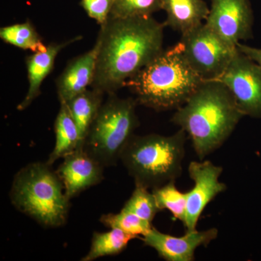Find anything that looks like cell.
Instances as JSON below:
<instances>
[{
	"label": "cell",
	"instance_id": "cell-13",
	"mask_svg": "<svg viewBox=\"0 0 261 261\" xmlns=\"http://www.w3.org/2000/svg\"><path fill=\"white\" fill-rule=\"evenodd\" d=\"M98 44L76 57L68 63L57 80L56 88L60 102H67L92 87L95 75Z\"/></svg>",
	"mask_w": 261,
	"mask_h": 261
},
{
	"label": "cell",
	"instance_id": "cell-21",
	"mask_svg": "<svg viewBox=\"0 0 261 261\" xmlns=\"http://www.w3.org/2000/svg\"><path fill=\"white\" fill-rule=\"evenodd\" d=\"M101 223L110 228H118L138 238L145 236L152 228V223L142 219L133 213L121 210L118 214L102 215Z\"/></svg>",
	"mask_w": 261,
	"mask_h": 261
},
{
	"label": "cell",
	"instance_id": "cell-11",
	"mask_svg": "<svg viewBox=\"0 0 261 261\" xmlns=\"http://www.w3.org/2000/svg\"><path fill=\"white\" fill-rule=\"evenodd\" d=\"M219 236V230L211 228L204 231H187L184 236L174 237L159 231L152 226L143 236L146 246L154 249L166 261H193L195 252L200 247H207Z\"/></svg>",
	"mask_w": 261,
	"mask_h": 261
},
{
	"label": "cell",
	"instance_id": "cell-6",
	"mask_svg": "<svg viewBox=\"0 0 261 261\" xmlns=\"http://www.w3.org/2000/svg\"><path fill=\"white\" fill-rule=\"evenodd\" d=\"M134 98L109 94L102 103L84 141L83 148L104 167L116 166L122 152L140 126Z\"/></svg>",
	"mask_w": 261,
	"mask_h": 261
},
{
	"label": "cell",
	"instance_id": "cell-22",
	"mask_svg": "<svg viewBox=\"0 0 261 261\" xmlns=\"http://www.w3.org/2000/svg\"><path fill=\"white\" fill-rule=\"evenodd\" d=\"M122 210L133 213L151 223L161 211L152 191L149 192V189L137 185H135V190Z\"/></svg>",
	"mask_w": 261,
	"mask_h": 261
},
{
	"label": "cell",
	"instance_id": "cell-16",
	"mask_svg": "<svg viewBox=\"0 0 261 261\" xmlns=\"http://www.w3.org/2000/svg\"><path fill=\"white\" fill-rule=\"evenodd\" d=\"M102 92L97 89H87L66 103L80 132V145L83 147L89 130L102 105Z\"/></svg>",
	"mask_w": 261,
	"mask_h": 261
},
{
	"label": "cell",
	"instance_id": "cell-9",
	"mask_svg": "<svg viewBox=\"0 0 261 261\" xmlns=\"http://www.w3.org/2000/svg\"><path fill=\"white\" fill-rule=\"evenodd\" d=\"M190 177L194 182L187 192V211L184 226L187 231L197 229V223L205 207L219 194L226 191V185L220 181L223 168L207 160L192 161L188 166Z\"/></svg>",
	"mask_w": 261,
	"mask_h": 261
},
{
	"label": "cell",
	"instance_id": "cell-25",
	"mask_svg": "<svg viewBox=\"0 0 261 261\" xmlns=\"http://www.w3.org/2000/svg\"><path fill=\"white\" fill-rule=\"evenodd\" d=\"M237 47L239 50L250 58L252 61L256 62L261 66V48L251 47L243 43H239Z\"/></svg>",
	"mask_w": 261,
	"mask_h": 261
},
{
	"label": "cell",
	"instance_id": "cell-20",
	"mask_svg": "<svg viewBox=\"0 0 261 261\" xmlns=\"http://www.w3.org/2000/svg\"><path fill=\"white\" fill-rule=\"evenodd\" d=\"M176 181L168 182L152 189L155 200L161 211H169L175 219L185 222L187 211V192H181L176 187Z\"/></svg>",
	"mask_w": 261,
	"mask_h": 261
},
{
	"label": "cell",
	"instance_id": "cell-23",
	"mask_svg": "<svg viewBox=\"0 0 261 261\" xmlns=\"http://www.w3.org/2000/svg\"><path fill=\"white\" fill-rule=\"evenodd\" d=\"M161 10V0H114L111 18L152 16Z\"/></svg>",
	"mask_w": 261,
	"mask_h": 261
},
{
	"label": "cell",
	"instance_id": "cell-5",
	"mask_svg": "<svg viewBox=\"0 0 261 261\" xmlns=\"http://www.w3.org/2000/svg\"><path fill=\"white\" fill-rule=\"evenodd\" d=\"M9 195L17 210L42 226L58 228L66 224L70 200L58 173L47 162L22 168L15 175Z\"/></svg>",
	"mask_w": 261,
	"mask_h": 261
},
{
	"label": "cell",
	"instance_id": "cell-10",
	"mask_svg": "<svg viewBox=\"0 0 261 261\" xmlns=\"http://www.w3.org/2000/svg\"><path fill=\"white\" fill-rule=\"evenodd\" d=\"M254 16L250 0H212L205 24L231 45L252 37Z\"/></svg>",
	"mask_w": 261,
	"mask_h": 261
},
{
	"label": "cell",
	"instance_id": "cell-7",
	"mask_svg": "<svg viewBox=\"0 0 261 261\" xmlns=\"http://www.w3.org/2000/svg\"><path fill=\"white\" fill-rule=\"evenodd\" d=\"M179 42L187 61L204 81L219 77L238 51L205 23L181 35Z\"/></svg>",
	"mask_w": 261,
	"mask_h": 261
},
{
	"label": "cell",
	"instance_id": "cell-12",
	"mask_svg": "<svg viewBox=\"0 0 261 261\" xmlns=\"http://www.w3.org/2000/svg\"><path fill=\"white\" fill-rule=\"evenodd\" d=\"M63 159L56 172L70 200L102 181L104 166L83 147H78Z\"/></svg>",
	"mask_w": 261,
	"mask_h": 261
},
{
	"label": "cell",
	"instance_id": "cell-18",
	"mask_svg": "<svg viewBox=\"0 0 261 261\" xmlns=\"http://www.w3.org/2000/svg\"><path fill=\"white\" fill-rule=\"evenodd\" d=\"M135 238L137 237L118 228H111L106 232H94L89 251L81 260L92 261L99 257L118 255Z\"/></svg>",
	"mask_w": 261,
	"mask_h": 261
},
{
	"label": "cell",
	"instance_id": "cell-8",
	"mask_svg": "<svg viewBox=\"0 0 261 261\" xmlns=\"http://www.w3.org/2000/svg\"><path fill=\"white\" fill-rule=\"evenodd\" d=\"M232 94L245 116L261 118V66L238 49L226 70L214 80Z\"/></svg>",
	"mask_w": 261,
	"mask_h": 261
},
{
	"label": "cell",
	"instance_id": "cell-1",
	"mask_svg": "<svg viewBox=\"0 0 261 261\" xmlns=\"http://www.w3.org/2000/svg\"><path fill=\"white\" fill-rule=\"evenodd\" d=\"M152 16L111 18L96 42L98 56L92 88L112 94L163 50V29Z\"/></svg>",
	"mask_w": 261,
	"mask_h": 261
},
{
	"label": "cell",
	"instance_id": "cell-17",
	"mask_svg": "<svg viewBox=\"0 0 261 261\" xmlns=\"http://www.w3.org/2000/svg\"><path fill=\"white\" fill-rule=\"evenodd\" d=\"M55 133L56 145L47 161L50 166L73 152L80 145V132L65 102H61L55 122Z\"/></svg>",
	"mask_w": 261,
	"mask_h": 261
},
{
	"label": "cell",
	"instance_id": "cell-14",
	"mask_svg": "<svg viewBox=\"0 0 261 261\" xmlns=\"http://www.w3.org/2000/svg\"><path fill=\"white\" fill-rule=\"evenodd\" d=\"M82 36L61 43H51L47 45V50L37 51L25 59L28 72L29 89L25 97L17 106L22 111L29 107L41 93V86L54 68L55 62L60 51L72 43L80 41Z\"/></svg>",
	"mask_w": 261,
	"mask_h": 261
},
{
	"label": "cell",
	"instance_id": "cell-2",
	"mask_svg": "<svg viewBox=\"0 0 261 261\" xmlns=\"http://www.w3.org/2000/svg\"><path fill=\"white\" fill-rule=\"evenodd\" d=\"M245 116L224 84L204 81L171 121L186 132L196 155L202 161L221 148Z\"/></svg>",
	"mask_w": 261,
	"mask_h": 261
},
{
	"label": "cell",
	"instance_id": "cell-4",
	"mask_svg": "<svg viewBox=\"0 0 261 261\" xmlns=\"http://www.w3.org/2000/svg\"><path fill=\"white\" fill-rule=\"evenodd\" d=\"M187 138L181 128L170 136L134 135L120 161L135 185L152 190L181 176Z\"/></svg>",
	"mask_w": 261,
	"mask_h": 261
},
{
	"label": "cell",
	"instance_id": "cell-19",
	"mask_svg": "<svg viewBox=\"0 0 261 261\" xmlns=\"http://www.w3.org/2000/svg\"><path fill=\"white\" fill-rule=\"evenodd\" d=\"M0 38L7 44L34 53L47 50V46L30 21L13 24L0 29Z\"/></svg>",
	"mask_w": 261,
	"mask_h": 261
},
{
	"label": "cell",
	"instance_id": "cell-3",
	"mask_svg": "<svg viewBox=\"0 0 261 261\" xmlns=\"http://www.w3.org/2000/svg\"><path fill=\"white\" fill-rule=\"evenodd\" d=\"M204 80L184 56L181 43L160 53L127 81L139 105L156 111L177 110L190 99Z\"/></svg>",
	"mask_w": 261,
	"mask_h": 261
},
{
	"label": "cell",
	"instance_id": "cell-24",
	"mask_svg": "<svg viewBox=\"0 0 261 261\" xmlns=\"http://www.w3.org/2000/svg\"><path fill=\"white\" fill-rule=\"evenodd\" d=\"M114 0H82L81 5L91 18L102 25L111 15Z\"/></svg>",
	"mask_w": 261,
	"mask_h": 261
},
{
	"label": "cell",
	"instance_id": "cell-15",
	"mask_svg": "<svg viewBox=\"0 0 261 261\" xmlns=\"http://www.w3.org/2000/svg\"><path fill=\"white\" fill-rule=\"evenodd\" d=\"M167 15L165 25L181 35L205 23L210 11L204 0H161Z\"/></svg>",
	"mask_w": 261,
	"mask_h": 261
}]
</instances>
